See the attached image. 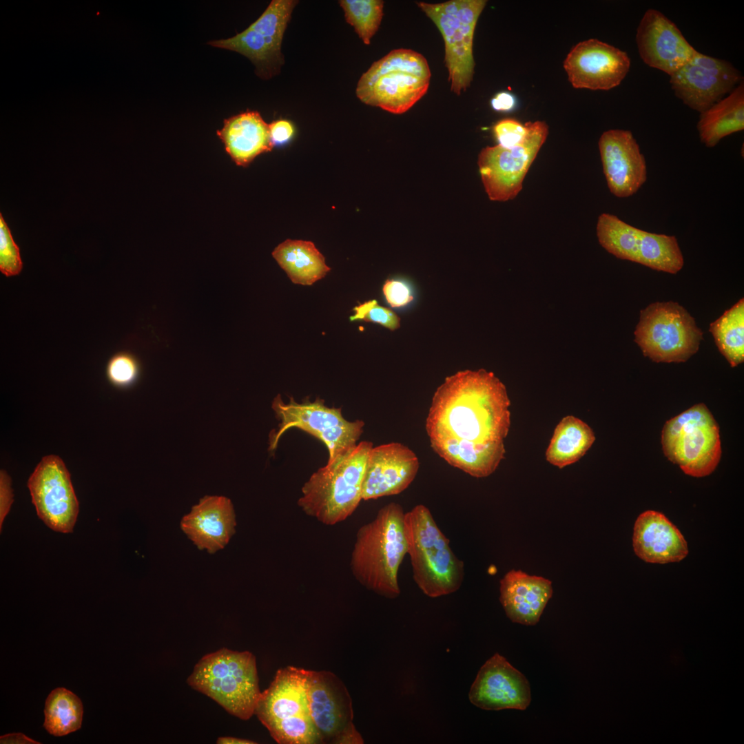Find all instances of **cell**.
Listing matches in <instances>:
<instances>
[{
  "mask_svg": "<svg viewBox=\"0 0 744 744\" xmlns=\"http://www.w3.org/2000/svg\"><path fill=\"white\" fill-rule=\"evenodd\" d=\"M272 256L295 284L311 285L330 271L311 241L287 239L274 249Z\"/></svg>",
  "mask_w": 744,
  "mask_h": 744,
  "instance_id": "obj_27",
  "label": "cell"
},
{
  "mask_svg": "<svg viewBox=\"0 0 744 744\" xmlns=\"http://www.w3.org/2000/svg\"><path fill=\"white\" fill-rule=\"evenodd\" d=\"M719 351L732 367L744 360V300L741 298L719 318L710 324Z\"/></svg>",
  "mask_w": 744,
  "mask_h": 744,
  "instance_id": "obj_31",
  "label": "cell"
},
{
  "mask_svg": "<svg viewBox=\"0 0 744 744\" xmlns=\"http://www.w3.org/2000/svg\"><path fill=\"white\" fill-rule=\"evenodd\" d=\"M44 728L55 736H62L81 727L83 707L81 699L64 688L52 690L45 700Z\"/></svg>",
  "mask_w": 744,
  "mask_h": 744,
  "instance_id": "obj_30",
  "label": "cell"
},
{
  "mask_svg": "<svg viewBox=\"0 0 744 744\" xmlns=\"http://www.w3.org/2000/svg\"><path fill=\"white\" fill-rule=\"evenodd\" d=\"M641 231L608 213L601 214L597 223V236L600 245L617 258L632 262L634 245Z\"/></svg>",
  "mask_w": 744,
  "mask_h": 744,
  "instance_id": "obj_32",
  "label": "cell"
},
{
  "mask_svg": "<svg viewBox=\"0 0 744 744\" xmlns=\"http://www.w3.org/2000/svg\"><path fill=\"white\" fill-rule=\"evenodd\" d=\"M633 262L672 274L679 271L684 264L675 236L642 229L634 245Z\"/></svg>",
  "mask_w": 744,
  "mask_h": 744,
  "instance_id": "obj_29",
  "label": "cell"
},
{
  "mask_svg": "<svg viewBox=\"0 0 744 744\" xmlns=\"http://www.w3.org/2000/svg\"><path fill=\"white\" fill-rule=\"evenodd\" d=\"M271 141L273 146H280L288 143L293 136L295 129L292 123L286 119H279L269 124Z\"/></svg>",
  "mask_w": 744,
  "mask_h": 744,
  "instance_id": "obj_39",
  "label": "cell"
},
{
  "mask_svg": "<svg viewBox=\"0 0 744 744\" xmlns=\"http://www.w3.org/2000/svg\"><path fill=\"white\" fill-rule=\"evenodd\" d=\"M353 311L354 315L350 317L351 321L375 322L392 331L400 326V317L390 309L378 304L375 300L359 304Z\"/></svg>",
  "mask_w": 744,
  "mask_h": 744,
  "instance_id": "obj_36",
  "label": "cell"
},
{
  "mask_svg": "<svg viewBox=\"0 0 744 744\" xmlns=\"http://www.w3.org/2000/svg\"><path fill=\"white\" fill-rule=\"evenodd\" d=\"M636 43L641 59L669 76L698 52L676 25L660 11L648 9L637 29Z\"/></svg>",
  "mask_w": 744,
  "mask_h": 744,
  "instance_id": "obj_18",
  "label": "cell"
},
{
  "mask_svg": "<svg viewBox=\"0 0 744 744\" xmlns=\"http://www.w3.org/2000/svg\"><path fill=\"white\" fill-rule=\"evenodd\" d=\"M420 463L408 446L391 442L372 447L366 460L362 497L364 500L397 495L415 478Z\"/></svg>",
  "mask_w": 744,
  "mask_h": 744,
  "instance_id": "obj_21",
  "label": "cell"
},
{
  "mask_svg": "<svg viewBox=\"0 0 744 744\" xmlns=\"http://www.w3.org/2000/svg\"><path fill=\"white\" fill-rule=\"evenodd\" d=\"M140 364L131 353L121 351L108 360L106 376L108 381L118 388H127L133 385L140 375Z\"/></svg>",
  "mask_w": 744,
  "mask_h": 744,
  "instance_id": "obj_34",
  "label": "cell"
},
{
  "mask_svg": "<svg viewBox=\"0 0 744 744\" xmlns=\"http://www.w3.org/2000/svg\"><path fill=\"white\" fill-rule=\"evenodd\" d=\"M404 510L391 502L358 530L350 566L356 580L367 589L387 598H395L400 566L407 553L404 531Z\"/></svg>",
  "mask_w": 744,
  "mask_h": 744,
  "instance_id": "obj_2",
  "label": "cell"
},
{
  "mask_svg": "<svg viewBox=\"0 0 744 744\" xmlns=\"http://www.w3.org/2000/svg\"><path fill=\"white\" fill-rule=\"evenodd\" d=\"M373 444L362 441L313 473L298 505L308 516L332 526L351 516L362 499L364 474Z\"/></svg>",
  "mask_w": 744,
  "mask_h": 744,
  "instance_id": "obj_3",
  "label": "cell"
},
{
  "mask_svg": "<svg viewBox=\"0 0 744 744\" xmlns=\"http://www.w3.org/2000/svg\"><path fill=\"white\" fill-rule=\"evenodd\" d=\"M510 406L506 386L492 372L465 370L447 377L426 420L431 448L473 477L489 476L505 456Z\"/></svg>",
  "mask_w": 744,
  "mask_h": 744,
  "instance_id": "obj_1",
  "label": "cell"
},
{
  "mask_svg": "<svg viewBox=\"0 0 744 744\" xmlns=\"http://www.w3.org/2000/svg\"><path fill=\"white\" fill-rule=\"evenodd\" d=\"M1 743H39L21 733H13L1 736Z\"/></svg>",
  "mask_w": 744,
  "mask_h": 744,
  "instance_id": "obj_42",
  "label": "cell"
},
{
  "mask_svg": "<svg viewBox=\"0 0 744 744\" xmlns=\"http://www.w3.org/2000/svg\"><path fill=\"white\" fill-rule=\"evenodd\" d=\"M608 187L619 198L634 195L647 179L645 157L631 132L609 130L599 140Z\"/></svg>",
  "mask_w": 744,
  "mask_h": 744,
  "instance_id": "obj_20",
  "label": "cell"
},
{
  "mask_svg": "<svg viewBox=\"0 0 744 744\" xmlns=\"http://www.w3.org/2000/svg\"><path fill=\"white\" fill-rule=\"evenodd\" d=\"M493 132L499 145L512 148L521 144L528 133L526 123L524 125L511 118L498 121L493 127Z\"/></svg>",
  "mask_w": 744,
  "mask_h": 744,
  "instance_id": "obj_37",
  "label": "cell"
},
{
  "mask_svg": "<svg viewBox=\"0 0 744 744\" xmlns=\"http://www.w3.org/2000/svg\"><path fill=\"white\" fill-rule=\"evenodd\" d=\"M433 21L444 41L445 63L451 90L461 94L474 75L473 37L485 0H451L443 3H417Z\"/></svg>",
  "mask_w": 744,
  "mask_h": 744,
  "instance_id": "obj_11",
  "label": "cell"
},
{
  "mask_svg": "<svg viewBox=\"0 0 744 744\" xmlns=\"http://www.w3.org/2000/svg\"><path fill=\"white\" fill-rule=\"evenodd\" d=\"M317 397L313 402L307 398L299 403L293 397L285 402L278 395L271 407L280 421L278 428L269 433V451H274L283 433L291 428L305 431L322 442L327 448L330 462L357 445L363 433L364 422L346 420L341 408L329 407Z\"/></svg>",
  "mask_w": 744,
  "mask_h": 744,
  "instance_id": "obj_9",
  "label": "cell"
},
{
  "mask_svg": "<svg viewBox=\"0 0 744 744\" xmlns=\"http://www.w3.org/2000/svg\"><path fill=\"white\" fill-rule=\"evenodd\" d=\"M187 683L242 720L254 714L261 694L255 656L225 648L203 657Z\"/></svg>",
  "mask_w": 744,
  "mask_h": 744,
  "instance_id": "obj_5",
  "label": "cell"
},
{
  "mask_svg": "<svg viewBox=\"0 0 744 744\" xmlns=\"http://www.w3.org/2000/svg\"><path fill=\"white\" fill-rule=\"evenodd\" d=\"M630 67L624 51L590 39L575 45L564 61L568 81L577 89L608 90L618 86Z\"/></svg>",
  "mask_w": 744,
  "mask_h": 744,
  "instance_id": "obj_17",
  "label": "cell"
},
{
  "mask_svg": "<svg viewBox=\"0 0 744 744\" xmlns=\"http://www.w3.org/2000/svg\"><path fill=\"white\" fill-rule=\"evenodd\" d=\"M236 515L228 498L206 496L192 507L180 527L200 550L214 553L223 548L235 533Z\"/></svg>",
  "mask_w": 744,
  "mask_h": 744,
  "instance_id": "obj_22",
  "label": "cell"
},
{
  "mask_svg": "<svg viewBox=\"0 0 744 744\" xmlns=\"http://www.w3.org/2000/svg\"><path fill=\"white\" fill-rule=\"evenodd\" d=\"M13 502V493L11 488V479L8 473L1 471L0 473V529L6 516L9 513Z\"/></svg>",
  "mask_w": 744,
  "mask_h": 744,
  "instance_id": "obj_40",
  "label": "cell"
},
{
  "mask_svg": "<svg viewBox=\"0 0 744 744\" xmlns=\"http://www.w3.org/2000/svg\"><path fill=\"white\" fill-rule=\"evenodd\" d=\"M634 335L645 356L667 363L687 361L703 340L694 319L674 302H657L641 310Z\"/></svg>",
  "mask_w": 744,
  "mask_h": 744,
  "instance_id": "obj_10",
  "label": "cell"
},
{
  "mask_svg": "<svg viewBox=\"0 0 744 744\" xmlns=\"http://www.w3.org/2000/svg\"><path fill=\"white\" fill-rule=\"evenodd\" d=\"M468 697L475 706L486 710H524L531 701L526 676L498 653L479 669Z\"/></svg>",
  "mask_w": 744,
  "mask_h": 744,
  "instance_id": "obj_19",
  "label": "cell"
},
{
  "mask_svg": "<svg viewBox=\"0 0 744 744\" xmlns=\"http://www.w3.org/2000/svg\"><path fill=\"white\" fill-rule=\"evenodd\" d=\"M28 487L39 517L52 530L73 531L79 514V502L70 475L58 456L44 457L30 475Z\"/></svg>",
  "mask_w": 744,
  "mask_h": 744,
  "instance_id": "obj_15",
  "label": "cell"
},
{
  "mask_svg": "<svg viewBox=\"0 0 744 744\" xmlns=\"http://www.w3.org/2000/svg\"><path fill=\"white\" fill-rule=\"evenodd\" d=\"M225 151L238 166L247 167L258 155L272 150L269 124L257 111H246L224 120L217 131Z\"/></svg>",
  "mask_w": 744,
  "mask_h": 744,
  "instance_id": "obj_25",
  "label": "cell"
},
{
  "mask_svg": "<svg viewBox=\"0 0 744 744\" xmlns=\"http://www.w3.org/2000/svg\"><path fill=\"white\" fill-rule=\"evenodd\" d=\"M404 531L413 577L427 596L457 591L464 579V564L454 554L428 508L419 504L404 514Z\"/></svg>",
  "mask_w": 744,
  "mask_h": 744,
  "instance_id": "obj_4",
  "label": "cell"
},
{
  "mask_svg": "<svg viewBox=\"0 0 744 744\" xmlns=\"http://www.w3.org/2000/svg\"><path fill=\"white\" fill-rule=\"evenodd\" d=\"M701 141L713 147L724 137L744 129V85L701 112L697 123Z\"/></svg>",
  "mask_w": 744,
  "mask_h": 744,
  "instance_id": "obj_26",
  "label": "cell"
},
{
  "mask_svg": "<svg viewBox=\"0 0 744 744\" xmlns=\"http://www.w3.org/2000/svg\"><path fill=\"white\" fill-rule=\"evenodd\" d=\"M516 101L515 96L507 92L497 93L490 101L491 107L498 112H508L514 108Z\"/></svg>",
  "mask_w": 744,
  "mask_h": 744,
  "instance_id": "obj_41",
  "label": "cell"
},
{
  "mask_svg": "<svg viewBox=\"0 0 744 744\" xmlns=\"http://www.w3.org/2000/svg\"><path fill=\"white\" fill-rule=\"evenodd\" d=\"M431 76L422 54L410 49H395L374 62L362 75L356 95L368 105L402 114L427 92Z\"/></svg>",
  "mask_w": 744,
  "mask_h": 744,
  "instance_id": "obj_6",
  "label": "cell"
},
{
  "mask_svg": "<svg viewBox=\"0 0 744 744\" xmlns=\"http://www.w3.org/2000/svg\"><path fill=\"white\" fill-rule=\"evenodd\" d=\"M340 4L346 21L352 25L366 45L378 31L383 16L384 1L380 0H342Z\"/></svg>",
  "mask_w": 744,
  "mask_h": 744,
  "instance_id": "obj_33",
  "label": "cell"
},
{
  "mask_svg": "<svg viewBox=\"0 0 744 744\" xmlns=\"http://www.w3.org/2000/svg\"><path fill=\"white\" fill-rule=\"evenodd\" d=\"M743 77L730 62L700 52L670 76L674 94L700 113L730 93Z\"/></svg>",
  "mask_w": 744,
  "mask_h": 744,
  "instance_id": "obj_16",
  "label": "cell"
},
{
  "mask_svg": "<svg viewBox=\"0 0 744 744\" xmlns=\"http://www.w3.org/2000/svg\"><path fill=\"white\" fill-rule=\"evenodd\" d=\"M595 441V433L586 422L573 415H567L554 430L546 459L550 464L563 468L579 460Z\"/></svg>",
  "mask_w": 744,
  "mask_h": 744,
  "instance_id": "obj_28",
  "label": "cell"
},
{
  "mask_svg": "<svg viewBox=\"0 0 744 744\" xmlns=\"http://www.w3.org/2000/svg\"><path fill=\"white\" fill-rule=\"evenodd\" d=\"M528 133L517 146L486 147L479 154L478 166L486 192L494 201L513 199L522 189L524 179L548 134L544 121L526 123Z\"/></svg>",
  "mask_w": 744,
  "mask_h": 744,
  "instance_id": "obj_12",
  "label": "cell"
},
{
  "mask_svg": "<svg viewBox=\"0 0 744 744\" xmlns=\"http://www.w3.org/2000/svg\"><path fill=\"white\" fill-rule=\"evenodd\" d=\"M297 3L294 0H272L247 29L229 39L210 41L208 44L244 55L256 66L258 76L271 79L280 72L284 63L282 41Z\"/></svg>",
  "mask_w": 744,
  "mask_h": 744,
  "instance_id": "obj_13",
  "label": "cell"
},
{
  "mask_svg": "<svg viewBox=\"0 0 744 744\" xmlns=\"http://www.w3.org/2000/svg\"><path fill=\"white\" fill-rule=\"evenodd\" d=\"M23 267L20 250L0 214V271L7 277L18 275Z\"/></svg>",
  "mask_w": 744,
  "mask_h": 744,
  "instance_id": "obj_35",
  "label": "cell"
},
{
  "mask_svg": "<svg viewBox=\"0 0 744 744\" xmlns=\"http://www.w3.org/2000/svg\"><path fill=\"white\" fill-rule=\"evenodd\" d=\"M632 544L635 554L648 563L679 562L688 554L687 542L679 530L655 510H646L637 517Z\"/></svg>",
  "mask_w": 744,
  "mask_h": 744,
  "instance_id": "obj_23",
  "label": "cell"
},
{
  "mask_svg": "<svg viewBox=\"0 0 744 744\" xmlns=\"http://www.w3.org/2000/svg\"><path fill=\"white\" fill-rule=\"evenodd\" d=\"M382 291L386 302L393 308L405 306L413 299L410 287L401 280H386Z\"/></svg>",
  "mask_w": 744,
  "mask_h": 744,
  "instance_id": "obj_38",
  "label": "cell"
},
{
  "mask_svg": "<svg viewBox=\"0 0 744 744\" xmlns=\"http://www.w3.org/2000/svg\"><path fill=\"white\" fill-rule=\"evenodd\" d=\"M217 743L218 744H254L256 743L254 741L238 738L232 736H220L217 739Z\"/></svg>",
  "mask_w": 744,
  "mask_h": 744,
  "instance_id": "obj_43",
  "label": "cell"
},
{
  "mask_svg": "<svg viewBox=\"0 0 744 744\" xmlns=\"http://www.w3.org/2000/svg\"><path fill=\"white\" fill-rule=\"evenodd\" d=\"M661 444L665 457L692 477L711 474L721 459L719 427L703 403L668 420Z\"/></svg>",
  "mask_w": 744,
  "mask_h": 744,
  "instance_id": "obj_8",
  "label": "cell"
},
{
  "mask_svg": "<svg viewBox=\"0 0 744 744\" xmlns=\"http://www.w3.org/2000/svg\"><path fill=\"white\" fill-rule=\"evenodd\" d=\"M552 583L542 577L512 570L500 581V602L515 623L534 626L552 595Z\"/></svg>",
  "mask_w": 744,
  "mask_h": 744,
  "instance_id": "obj_24",
  "label": "cell"
},
{
  "mask_svg": "<svg viewBox=\"0 0 744 744\" xmlns=\"http://www.w3.org/2000/svg\"><path fill=\"white\" fill-rule=\"evenodd\" d=\"M307 693L310 715L322 743H363L353 723L351 696L336 675L309 670Z\"/></svg>",
  "mask_w": 744,
  "mask_h": 744,
  "instance_id": "obj_14",
  "label": "cell"
},
{
  "mask_svg": "<svg viewBox=\"0 0 744 744\" xmlns=\"http://www.w3.org/2000/svg\"><path fill=\"white\" fill-rule=\"evenodd\" d=\"M308 674L303 668H281L260 694L254 714L278 743H322L309 712Z\"/></svg>",
  "mask_w": 744,
  "mask_h": 744,
  "instance_id": "obj_7",
  "label": "cell"
}]
</instances>
